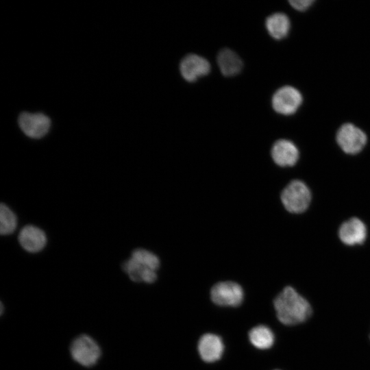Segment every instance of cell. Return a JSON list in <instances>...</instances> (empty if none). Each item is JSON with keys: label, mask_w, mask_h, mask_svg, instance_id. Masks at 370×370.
<instances>
[{"label": "cell", "mask_w": 370, "mask_h": 370, "mask_svg": "<svg viewBox=\"0 0 370 370\" xmlns=\"http://www.w3.org/2000/svg\"><path fill=\"white\" fill-rule=\"evenodd\" d=\"M273 305L278 319L286 325L301 323L312 314L309 302L289 286L276 296Z\"/></svg>", "instance_id": "1"}, {"label": "cell", "mask_w": 370, "mask_h": 370, "mask_svg": "<svg viewBox=\"0 0 370 370\" xmlns=\"http://www.w3.org/2000/svg\"><path fill=\"white\" fill-rule=\"evenodd\" d=\"M160 266L159 257L153 252L138 248L123 264V269L134 282L152 284L158 278L157 271Z\"/></svg>", "instance_id": "2"}, {"label": "cell", "mask_w": 370, "mask_h": 370, "mask_svg": "<svg viewBox=\"0 0 370 370\" xmlns=\"http://www.w3.org/2000/svg\"><path fill=\"white\" fill-rule=\"evenodd\" d=\"M69 352L72 359L84 367L95 366L101 356L98 343L86 334H80L72 341Z\"/></svg>", "instance_id": "3"}, {"label": "cell", "mask_w": 370, "mask_h": 370, "mask_svg": "<svg viewBox=\"0 0 370 370\" xmlns=\"http://www.w3.org/2000/svg\"><path fill=\"white\" fill-rule=\"evenodd\" d=\"M281 201L289 212L300 213L308 206L311 195L307 186L299 180H293L282 190Z\"/></svg>", "instance_id": "4"}, {"label": "cell", "mask_w": 370, "mask_h": 370, "mask_svg": "<svg viewBox=\"0 0 370 370\" xmlns=\"http://www.w3.org/2000/svg\"><path fill=\"white\" fill-rule=\"evenodd\" d=\"M242 286L233 281H221L216 283L210 289V298L217 305L236 307L243 299Z\"/></svg>", "instance_id": "5"}, {"label": "cell", "mask_w": 370, "mask_h": 370, "mask_svg": "<svg viewBox=\"0 0 370 370\" xmlns=\"http://www.w3.org/2000/svg\"><path fill=\"white\" fill-rule=\"evenodd\" d=\"M336 141L344 152L355 154L365 147L367 136L362 130L354 125L345 123L338 130Z\"/></svg>", "instance_id": "6"}, {"label": "cell", "mask_w": 370, "mask_h": 370, "mask_svg": "<svg viewBox=\"0 0 370 370\" xmlns=\"http://www.w3.org/2000/svg\"><path fill=\"white\" fill-rule=\"evenodd\" d=\"M302 102L301 93L289 86L279 88L272 98V106L275 112L284 115L295 113Z\"/></svg>", "instance_id": "7"}, {"label": "cell", "mask_w": 370, "mask_h": 370, "mask_svg": "<svg viewBox=\"0 0 370 370\" xmlns=\"http://www.w3.org/2000/svg\"><path fill=\"white\" fill-rule=\"evenodd\" d=\"M18 122L22 132L32 138L43 137L51 125L49 118L41 113L23 112L20 114Z\"/></svg>", "instance_id": "8"}, {"label": "cell", "mask_w": 370, "mask_h": 370, "mask_svg": "<svg viewBox=\"0 0 370 370\" xmlns=\"http://www.w3.org/2000/svg\"><path fill=\"white\" fill-rule=\"evenodd\" d=\"M180 73L188 82H193L199 77L207 75L210 70L208 61L196 54H188L181 61Z\"/></svg>", "instance_id": "9"}, {"label": "cell", "mask_w": 370, "mask_h": 370, "mask_svg": "<svg viewBox=\"0 0 370 370\" xmlns=\"http://www.w3.org/2000/svg\"><path fill=\"white\" fill-rule=\"evenodd\" d=\"M18 239L21 246L30 253L40 251L47 242L45 232L33 225L23 227L18 234Z\"/></svg>", "instance_id": "10"}, {"label": "cell", "mask_w": 370, "mask_h": 370, "mask_svg": "<svg viewBox=\"0 0 370 370\" xmlns=\"http://www.w3.org/2000/svg\"><path fill=\"white\" fill-rule=\"evenodd\" d=\"M271 156L277 165L282 167L291 166L297 162L299 151L293 143L288 140L280 139L273 145Z\"/></svg>", "instance_id": "11"}, {"label": "cell", "mask_w": 370, "mask_h": 370, "mask_svg": "<svg viewBox=\"0 0 370 370\" xmlns=\"http://www.w3.org/2000/svg\"><path fill=\"white\" fill-rule=\"evenodd\" d=\"M198 352L201 358L206 362L219 360L224 351L222 339L214 334H205L199 340Z\"/></svg>", "instance_id": "12"}, {"label": "cell", "mask_w": 370, "mask_h": 370, "mask_svg": "<svg viewBox=\"0 0 370 370\" xmlns=\"http://www.w3.org/2000/svg\"><path fill=\"white\" fill-rule=\"evenodd\" d=\"M367 236L365 224L357 218H352L344 222L339 229V237L348 245L362 244Z\"/></svg>", "instance_id": "13"}, {"label": "cell", "mask_w": 370, "mask_h": 370, "mask_svg": "<svg viewBox=\"0 0 370 370\" xmlns=\"http://www.w3.org/2000/svg\"><path fill=\"white\" fill-rule=\"evenodd\" d=\"M217 64L221 73L227 77L238 74L243 66V62L239 56L229 49H223L219 51L217 56Z\"/></svg>", "instance_id": "14"}, {"label": "cell", "mask_w": 370, "mask_h": 370, "mask_svg": "<svg viewBox=\"0 0 370 370\" xmlns=\"http://www.w3.org/2000/svg\"><path fill=\"white\" fill-rule=\"evenodd\" d=\"M265 25L269 34L278 40L284 38L288 34L291 26L288 16L280 12L268 16Z\"/></svg>", "instance_id": "15"}, {"label": "cell", "mask_w": 370, "mask_h": 370, "mask_svg": "<svg viewBox=\"0 0 370 370\" xmlns=\"http://www.w3.org/2000/svg\"><path fill=\"white\" fill-rule=\"evenodd\" d=\"M249 339L254 347L259 349H268L274 343V334L267 326L259 325L249 332Z\"/></svg>", "instance_id": "16"}, {"label": "cell", "mask_w": 370, "mask_h": 370, "mask_svg": "<svg viewBox=\"0 0 370 370\" xmlns=\"http://www.w3.org/2000/svg\"><path fill=\"white\" fill-rule=\"evenodd\" d=\"M17 226L15 213L5 204L0 206V233L1 235L12 234Z\"/></svg>", "instance_id": "17"}, {"label": "cell", "mask_w": 370, "mask_h": 370, "mask_svg": "<svg viewBox=\"0 0 370 370\" xmlns=\"http://www.w3.org/2000/svg\"><path fill=\"white\" fill-rule=\"evenodd\" d=\"M313 0H291L289 1L291 5L297 10L304 11L312 3Z\"/></svg>", "instance_id": "18"}, {"label": "cell", "mask_w": 370, "mask_h": 370, "mask_svg": "<svg viewBox=\"0 0 370 370\" xmlns=\"http://www.w3.org/2000/svg\"><path fill=\"white\" fill-rule=\"evenodd\" d=\"M275 370H279V369H275Z\"/></svg>", "instance_id": "19"}]
</instances>
